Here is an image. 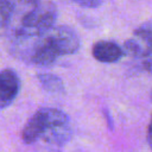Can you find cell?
Listing matches in <instances>:
<instances>
[{
  "mask_svg": "<svg viewBox=\"0 0 152 152\" xmlns=\"http://www.w3.org/2000/svg\"><path fill=\"white\" fill-rule=\"evenodd\" d=\"M70 137L68 115L57 108H40L26 122L21 139L25 144L45 140L50 144H63Z\"/></svg>",
  "mask_w": 152,
  "mask_h": 152,
  "instance_id": "obj_1",
  "label": "cell"
},
{
  "mask_svg": "<svg viewBox=\"0 0 152 152\" xmlns=\"http://www.w3.org/2000/svg\"><path fill=\"white\" fill-rule=\"evenodd\" d=\"M57 19V7L50 1L36 4L34 7L26 12L21 18L20 26L14 34L37 37L46 33L55 25Z\"/></svg>",
  "mask_w": 152,
  "mask_h": 152,
  "instance_id": "obj_2",
  "label": "cell"
},
{
  "mask_svg": "<svg viewBox=\"0 0 152 152\" xmlns=\"http://www.w3.org/2000/svg\"><path fill=\"white\" fill-rule=\"evenodd\" d=\"M46 48L58 58L63 55H71L80 48V38L74 28L69 26H57L42 36Z\"/></svg>",
  "mask_w": 152,
  "mask_h": 152,
  "instance_id": "obj_3",
  "label": "cell"
},
{
  "mask_svg": "<svg viewBox=\"0 0 152 152\" xmlns=\"http://www.w3.org/2000/svg\"><path fill=\"white\" fill-rule=\"evenodd\" d=\"M124 50L134 57H147L152 52V21H145L135 28L124 43Z\"/></svg>",
  "mask_w": 152,
  "mask_h": 152,
  "instance_id": "obj_4",
  "label": "cell"
},
{
  "mask_svg": "<svg viewBox=\"0 0 152 152\" xmlns=\"http://www.w3.org/2000/svg\"><path fill=\"white\" fill-rule=\"evenodd\" d=\"M20 89V80L12 69L0 71V109L8 107L17 97Z\"/></svg>",
  "mask_w": 152,
  "mask_h": 152,
  "instance_id": "obj_5",
  "label": "cell"
},
{
  "mask_svg": "<svg viewBox=\"0 0 152 152\" xmlns=\"http://www.w3.org/2000/svg\"><path fill=\"white\" fill-rule=\"evenodd\" d=\"M91 53L93 57L101 63H114L122 57L124 50L114 42L100 40L93 45Z\"/></svg>",
  "mask_w": 152,
  "mask_h": 152,
  "instance_id": "obj_6",
  "label": "cell"
},
{
  "mask_svg": "<svg viewBox=\"0 0 152 152\" xmlns=\"http://www.w3.org/2000/svg\"><path fill=\"white\" fill-rule=\"evenodd\" d=\"M37 77L42 87L50 93H62L64 90L62 80L53 74H38Z\"/></svg>",
  "mask_w": 152,
  "mask_h": 152,
  "instance_id": "obj_7",
  "label": "cell"
},
{
  "mask_svg": "<svg viewBox=\"0 0 152 152\" xmlns=\"http://www.w3.org/2000/svg\"><path fill=\"white\" fill-rule=\"evenodd\" d=\"M13 14V5L10 0H0V28L5 27Z\"/></svg>",
  "mask_w": 152,
  "mask_h": 152,
  "instance_id": "obj_8",
  "label": "cell"
},
{
  "mask_svg": "<svg viewBox=\"0 0 152 152\" xmlns=\"http://www.w3.org/2000/svg\"><path fill=\"white\" fill-rule=\"evenodd\" d=\"M71 1L77 4L78 6L87 7V8H95L101 5V0H71Z\"/></svg>",
  "mask_w": 152,
  "mask_h": 152,
  "instance_id": "obj_9",
  "label": "cell"
},
{
  "mask_svg": "<svg viewBox=\"0 0 152 152\" xmlns=\"http://www.w3.org/2000/svg\"><path fill=\"white\" fill-rule=\"evenodd\" d=\"M142 66H144V69H145V70H147L148 72H151V74H152V52H151L147 57H145V58H144Z\"/></svg>",
  "mask_w": 152,
  "mask_h": 152,
  "instance_id": "obj_10",
  "label": "cell"
},
{
  "mask_svg": "<svg viewBox=\"0 0 152 152\" xmlns=\"http://www.w3.org/2000/svg\"><path fill=\"white\" fill-rule=\"evenodd\" d=\"M147 142H148L150 147L152 148V116H151V121L147 127Z\"/></svg>",
  "mask_w": 152,
  "mask_h": 152,
  "instance_id": "obj_11",
  "label": "cell"
},
{
  "mask_svg": "<svg viewBox=\"0 0 152 152\" xmlns=\"http://www.w3.org/2000/svg\"><path fill=\"white\" fill-rule=\"evenodd\" d=\"M30 1H31V2H33L34 5H36V4H38V0H30Z\"/></svg>",
  "mask_w": 152,
  "mask_h": 152,
  "instance_id": "obj_12",
  "label": "cell"
},
{
  "mask_svg": "<svg viewBox=\"0 0 152 152\" xmlns=\"http://www.w3.org/2000/svg\"><path fill=\"white\" fill-rule=\"evenodd\" d=\"M151 99H152V94H151Z\"/></svg>",
  "mask_w": 152,
  "mask_h": 152,
  "instance_id": "obj_13",
  "label": "cell"
}]
</instances>
